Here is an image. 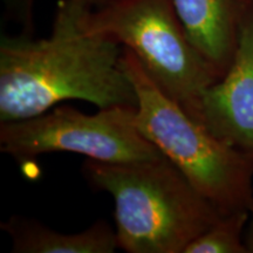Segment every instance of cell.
Returning a JSON list of instances; mask_svg holds the SVG:
<instances>
[{"mask_svg": "<svg viewBox=\"0 0 253 253\" xmlns=\"http://www.w3.org/2000/svg\"><path fill=\"white\" fill-rule=\"evenodd\" d=\"M89 8L60 0L49 37H2L0 122L33 118L68 100L100 109L136 107L134 84L122 67L123 47L84 26Z\"/></svg>", "mask_w": 253, "mask_h": 253, "instance_id": "1", "label": "cell"}, {"mask_svg": "<svg viewBox=\"0 0 253 253\" xmlns=\"http://www.w3.org/2000/svg\"><path fill=\"white\" fill-rule=\"evenodd\" d=\"M82 173L112 196L119 249L128 253H184L223 213L164 156L107 163L88 160Z\"/></svg>", "mask_w": 253, "mask_h": 253, "instance_id": "2", "label": "cell"}, {"mask_svg": "<svg viewBox=\"0 0 253 253\" xmlns=\"http://www.w3.org/2000/svg\"><path fill=\"white\" fill-rule=\"evenodd\" d=\"M122 67L134 84L136 125L220 213L253 211V157L214 136L163 93L129 49Z\"/></svg>", "mask_w": 253, "mask_h": 253, "instance_id": "3", "label": "cell"}, {"mask_svg": "<svg viewBox=\"0 0 253 253\" xmlns=\"http://www.w3.org/2000/svg\"><path fill=\"white\" fill-rule=\"evenodd\" d=\"M84 26L130 50L157 87L192 119L202 95L221 78L189 39L172 0H118L88 9Z\"/></svg>", "mask_w": 253, "mask_h": 253, "instance_id": "4", "label": "cell"}, {"mask_svg": "<svg viewBox=\"0 0 253 253\" xmlns=\"http://www.w3.org/2000/svg\"><path fill=\"white\" fill-rule=\"evenodd\" d=\"M0 150L18 160L48 153L84 155L107 163L140 162L163 155L136 125V107L84 114L55 106L33 118L0 125Z\"/></svg>", "mask_w": 253, "mask_h": 253, "instance_id": "5", "label": "cell"}, {"mask_svg": "<svg viewBox=\"0 0 253 253\" xmlns=\"http://www.w3.org/2000/svg\"><path fill=\"white\" fill-rule=\"evenodd\" d=\"M195 120L253 157V0L240 19L230 67L202 95Z\"/></svg>", "mask_w": 253, "mask_h": 253, "instance_id": "6", "label": "cell"}, {"mask_svg": "<svg viewBox=\"0 0 253 253\" xmlns=\"http://www.w3.org/2000/svg\"><path fill=\"white\" fill-rule=\"evenodd\" d=\"M189 39L223 77L237 47L248 0H172Z\"/></svg>", "mask_w": 253, "mask_h": 253, "instance_id": "7", "label": "cell"}, {"mask_svg": "<svg viewBox=\"0 0 253 253\" xmlns=\"http://www.w3.org/2000/svg\"><path fill=\"white\" fill-rule=\"evenodd\" d=\"M0 227L11 238L13 253H113L119 249L115 229L103 219L72 235L19 214L2 221Z\"/></svg>", "mask_w": 253, "mask_h": 253, "instance_id": "8", "label": "cell"}, {"mask_svg": "<svg viewBox=\"0 0 253 253\" xmlns=\"http://www.w3.org/2000/svg\"><path fill=\"white\" fill-rule=\"evenodd\" d=\"M249 211L224 214L188 245L184 253H248L244 235Z\"/></svg>", "mask_w": 253, "mask_h": 253, "instance_id": "9", "label": "cell"}, {"mask_svg": "<svg viewBox=\"0 0 253 253\" xmlns=\"http://www.w3.org/2000/svg\"><path fill=\"white\" fill-rule=\"evenodd\" d=\"M36 1L37 0H2L5 18L20 28L21 36L33 37Z\"/></svg>", "mask_w": 253, "mask_h": 253, "instance_id": "10", "label": "cell"}, {"mask_svg": "<svg viewBox=\"0 0 253 253\" xmlns=\"http://www.w3.org/2000/svg\"><path fill=\"white\" fill-rule=\"evenodd\" d=\"M244 242L248 249V253H253V211L250 214V219L248 225H246Z\"/></svg>", "mask_w": 253, "mask_h": 253, "instance_id": "11", "label": "cell"}, {"mask_svg": "<svg viewBox=\"0 0 253 253\" xmlns=\"http://www.w3.org/2000/svg\"><path fill=\"white\" fill-rule=\"evenodd\" d=\"M74 1L79 2L80 5L89 9H97L113 4V2L118 1V0H74Z\"/></svg>", "mask_w": 253, "mask_h": 253, "instance_id": "12", "label": "cell"}]
</instances>
